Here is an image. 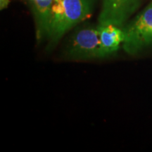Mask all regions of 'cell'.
Returning <instances> with one entry per match:
<instances>
[{"label":"cell","instance_id":"8992f818","mask_svg":"<svg viewBox=\"0 0 152 152\" xmlns=\"http://www.w3.org/2000/svg\"><path fill=\"white\" fill-rule=\"evenodd\" d=\"M38 40L49 37L53 21V0H32Z\"/></svg>","mask_w":152,"mask_h":152},{"label":"cell","instance_id":"7a4b0ae2","mask_svg":"<svg viewBox=\"0 0 152 152\" xmlns=\"http://www.w3.org/2000/svg\"><path fill=\"white\" fill-rule=\"evenodd\" d=\"M123 28V48L129 55L138 54L152 45V2Z\"/></svg>","mask_w":152,"mask_h":152},{"label":"cell","instance_id":"3957f363","mask_svg":"<svg viewBox=\"0 0 152 152\" xmlns=\"http://www.w3.org/2000/svg\"><path fill=\"white\" fill-rule=\"evenodd\" d=\"M64 7L61 20L51 30L49 39L52 47L76 25L88 18L92 14L94 5L88 0H64Z\"/></svg>","mask_w":152,"mask_h":152},{"label":"cell","instance_id":"5b68a950","mask_svg":"<svg viewBox=\"0 0 152 152\" xmlns=\"http://www.w3.org/2000/svg\"><path fill=\"white\" fill-rule=\"evenodd\" d=\"M100 37V58L109 57L117 52L125 39L123 27L114 25H98Z\"/></svg>","mask_w":152,"mask_h":152},{"label":"cell","instance_id":"6da1fadb","mask_svg":"<svg viewBox=\"0 0 152 152\" xmlns=\"http://www.w3.org/2000/svg\"><path fill=\"white\" fill-rule=\"evenodd\" d=\"M66 59L87 61L100 58V37L97 26H86L72 34L64 53Z\"/></svg>","mask_w":152,"mask_h":152},{"label":"cell","instance_id":"277c9868","mask_svg":"<svg viewBox=\"0 0 152 152\" xmlns=\"http://www.w3.org/2000/svg\"><path fill=\"white\" fill-rule=\"evenodd\" d=\"M142 4V0H103L99 25L123 27Z\"/></svg>","mask_w":152,"mask_h":152},{"label":"cell","instance_id":"52a82bcc","mask_svg":"<svg viewBox=\"0 0 152 152\" xmlns=\"http://www.w3.org/2000/svg\"><path fill=\"white\" fill-rule=\"evenodd\" d=\"M0 4H1V9L2 10V9H5L6 7H7V6L9 5V0H0Z\"/></svg>","mask_w":152,"mask_h":152}]
</instances>
